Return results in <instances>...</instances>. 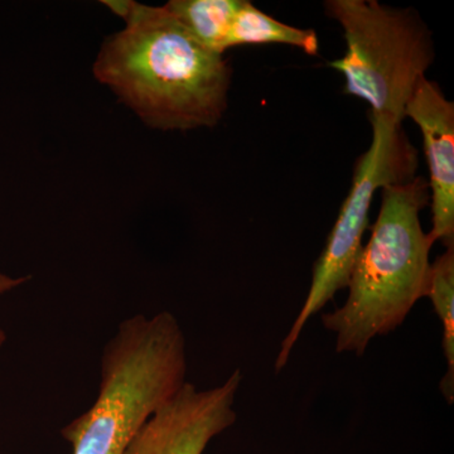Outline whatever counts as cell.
<instances>
[{
    "label": "cell",
    "mask_w": 454,
    "mask_h": 454,
    "mask_svg": "<svg viewBox=\"0 0 454 454\" xmlns=\"http://www.w3.org/2000/svg\"><path fill=\"white\" fill-rule=\"evenodd\" d=\"M125 20L94 64L98 82L153 128L215 127L227 107L231 68L193 40L164 7L104 2Z\"/></svg>",
    "instance_id": "cell-1"
},
{
    "label": "cell",
    "mask_w": 454,
    "mask_h": 454,
    "mask_svg": "<svg viewBox=\"0 0 454 454\" xmlns=\"http://www.w3.org/2000/svg\"><path fill=\"white\" fill-rule=\"evenodd\" d=\"M428 201L423 177L382 188L380 212L349 277L348 300L322 316L325 330L336 334L339 354L363 356L375 337L395 331L428 295L433 241L419 217Z\"/></svg>",
    "instance_id": "cell-2"
},
{
    "label": "cell",
    "mask_w": 454,
    "mask_h": 454,
    "mask_svg": "<svg viewBox=\"0 0 454 454\" xmlns=\"http://www.w3.org/2000/svg\"><path fill=\"white\" fill-rule=\"evenodd\" d=\"M186 376V337L176 316L162 310L129 317L104 348L97 400L62 428V437L73 454H127Z\"/></svg>",
    "instance_id": "cell-3"
},
{
    "label": "cell",
    "mask_w": 454,
    "mask_h": 454,
    "mask_svg": "<svg viewBox=\"0 0 454 454\" xmlns=\"http://www.w3.org/2000/svg\"><path fill=\"white\" fill-rule=\"evenodd\" d=\"M325 9L345 35V55L328 64L345 76V94L365 100L370 115L402 125L434 59L429 29L411 9L375 0H328Z\"/></svg>",
    "instance_id": "cell-4"
},
{
    "label": "cell",
    "mask_w": 454,
    "mask_h": 454,
    "mask_svg": "<svg viewBox=\"0 0 454 454\" xmlns=\"http://www.w3.org/2000/svg\"><path fill=\"white\" fill-rule=\"evenodd\" d=\"M370 121L373 133L372 145L358 160L351 191L313 268L309 294L280 346L276 360L277 373L288 364L292 349L307 322L333 301L337 293L348 288L363 249V238L369 227V212L376 191L414 178L417 152L406 138L402 125L372 115Z\"/></svg>",
    "instance_id": "cell-5"
},
{
    "label": "cell",
    "mask_w": 454,
    "mask_h": 454,
    "mask_svg": "<svg viewBox=\"0 0 454 454\" xmlns=\"http://www.w3.org/2000/svg\"><path fill=\"white\" fill-rule=\"evenodd\" d=\"M243 381L236 369L223 384L199 389L186 382L140 428L127 454H203L238 419L235 400Z\"/></svg>",
    "instance_id": "cell-6"
},
{
    "label": "cell",
    "mask_w": 454,
    "mask_h": 454,
    "mask_svg": "<svg viewBox=\"0 0 454 454\" xmlns=\"http://www.w3.org/2000/svg\"><path fill=\"white\" fill-rule=\"evenodd\" d=\"M404 115L422 131L432 190L433 244L454 247V104L437 83L419 80Z\"/></svg>",
    "instance_id": "cell-7"
},
{
    "label": "cell",
    "mask_w": 454,
    "mask_h": 454,
    "mask_svg": "<svg viewBox=\"0 0 454 454\" xmlns=\"http://www.w3.org/2000/svg\"><path fill=\"white\" fill-rule=\"evenodd\" d=\"M244 0H172L164 9L188 35L212 52L225 53V44Z\"/></svg>",
    "instance_id": "cell-8"
},
{
    "label": "cell",
    "mask_w": 454,
    "mask_h": 454,
    "mask_svg": "<svg viewBox=\"0 0 454 454\" xmlns=\"http://www.w3.org/2000/svg\"><path fill=\"white\" fill-rule=\"evenodd\" d=\"M267 43L298 47L310 56L318 55L319 52L318 35L313 29L286 25L260 11L252 2L244 0L227 37L226 51L247 44Z\"/></svg>",
    "instance_id": "cell-9"
},
{
    "label": "cell",
    "mask_w": 454,
    "mask_h": 454,
    "mask_svg": "<svg viewBox=\"0 0 454 454\" xmlns=\"http://www.w3.org/2000/svg\"><path fill=\"white\" fill-rule=\"evenodd\" d=\"M427 297L443 325L444 356L447 372L439 387L450 404L454 400V247L430 264L429 288Z\"/></svg>",
    "instance_id": "cell-10"
},
{
    "label": "cell",
    "mask_w": 454,
    "mask_h": 454,
    "mask_svg": "<svg viewBox=\"0 0 454 454\" xmlns=\"http://www.w3.org/2000/svg\"><path fill=\"white\" fill-rule=\"evenodd\" d=\"M29 279V277H9L5 276V274H0V295L5 294V293L12 292L13 289L18 288V286L25 284L27 280ZM8 336L7 333L0 327V348L5 345L7 342Z\"/></svg>",
    "instance_id": "cell-11"
}]
</instances>
